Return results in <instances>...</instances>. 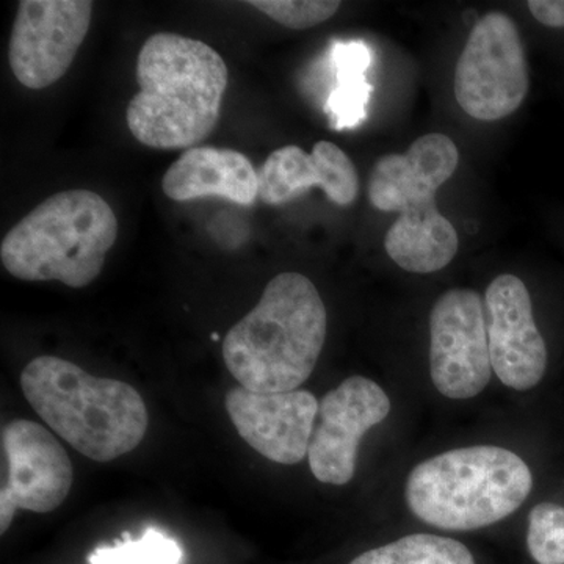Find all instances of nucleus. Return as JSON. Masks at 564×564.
I'll return each mask as SVG.
<instances>
[{
    "label": "nucleus",
    "mask_w": 564,
    "mask_h": 564,
    "mask_svg": "<svg viewBox=\"0 0 564 564\" xmlns=\"http://www.w3.org/2000/svg\"><path fill=\"white\" fill-rule=\"evenodd\" d=\"M212 339H214V340H218V336H217V334H215V333H214V334H212Z\"/></svg>",
    "instance_id": "obj_23"
},
{
    "label": "nucleus",
    "mask_w": 564,
    "mask_h": 564,
    "mask_svg": "<svg viewBox=\"0 0 564 564\" xmlns=\"http://www.w3.org/2000/svg\"><path fill=\"white\" fill-rule=\"evenodd\" d=\"M459 152L451 137L426 133L404 154L375 162L367 195L375 209L403 212L436 206V193L458 169Z\"/></svg>",
    "instance_id": "obj_13"
},
{
    "label": "nucleus",
    "mask_w": 564,
    "mask_h": 564,
    "mask_svg": "<svg viewBox=\"0 0 564 564\" xmlns=\"http://www.w3.org/2000/svg\"><path fill=\"white\" fill-rule=\"evenodd\" d=\"M534 20L547 28H564V0H530L527 3Z\"/></svg>",
    "instance_id": "obj_22"
},
{
    "label": "nucleus",
    "mask_w": 564,
    "mask_h": 564,
    "mask_svg": "<svg viewBox=\"0 0 564 564\" xmlns=\"http://www.w3.org/2000/svg\"><path fill=\"white\" fill-rule=\"evenodd\" d=\"M21 389L35 413L70 447L98 463L129 454L143 441L148 410L131 384L98 378L57 356L32 359Z\"/></svg>",
    "instance_id": "obj_3"
},
{
    "label": "nucleus",
    "mask_w": 564,
    "mask_h": 564,
    "mask_svg": "<svg viewBox=\"0 0 564 564\" xmlns=\"http://www.w3.org/2000/svg\"><path fill=\"white\" fill-rule=\"evenodd\" d=\"M384 250L406 272H440L459 250L458 232L437 206L404 212L386 234Z\"/></svg>",
    "instance_id": "obj_16"
},
{
    "label": "nucleus",
    "mask_w": 564,
    "mask_h": 564,
    "mask_svg": "<svg viewBox=\"0 0 564 564\" xmlns=\"http://www.w3.org/2000/svg\"><path fill=\"white\" fill-rule=\"evenodd\" d=\"M140 91L126 111L133 139L152 150H192L220 121L229 70L214 47L180 33L150 36L137 58Z\"/></svg>",
    "instance_id": "obj_1"
},
{
    "label": "nucleus",
    "mask_w": 564,
    "mask_h": 564,
    "mask_svg": "<svg viewBox=\"0 0 564 564\" xmlns=\"http://www.w3.org/2000/svg\"><path fill=\"white\" fill-rule=\"evenodd\" d=\"M527 547L538 564H564V507L544 502L530 511Z\"/></svg>",
    "instance_id": "obj_20"
},
{
    "label": "nucleus",
    "mask_w": 564,
    "mask_h": 564,
    "mask_svg": "<svg viewBox=\"0 0 564 564\" xmlns=\"http://www.w3.org/2000/svg\"><path fill=\"white\" fill-rule=\"evenodd\" d=\"M118 239V220L98 193H55L3 237L0 261L21 281L87 288L101 274Z\"/></svg>",
    "instance_id": "obj_5"
},
{
    "label": "nucleus",
    "mask_w": 564,
    "mask_h": 564,
    "mask_svg": "<svg viewBox=\"0 0 564 564\" xmlns=\"http://www.w3.org/2000/svg\"><path fill=\"white\" fill-rule=\"evenodd\" d=\"M258 173L259 198L270 206L291 203L313 187L340 207L351 206L359 195L355 163L332 141H318L311 154L296 144L278 148Z\"/></svg>",
    "instance_id": "obj_14"
},
{
    "label": "nucleus",
    "mask_w": 564,
    "mask_h": 564,
    "mask_svg": "<svg viewBox=\"0 0 564 564\" xmlns=\"http://www.w3.org/2000/svg\"><path fill=\"white\" fill-rule=\"evenodd\" d=\"M332 57L336 85L326 101L325 111L336 131L358 128L367 118L373 91L366 77L373 61L372 50L362 41L334 43Z\"/></svg>",
    "instance_id": "obj_17"
},
{
    "label": "nucleus",
    "mask_w": 564,
    "mask_h": 564,
    "mask_svg": "<svg viewBox=\"0 0 564 564\" xmlns=\"http://www.w3.org/2000/svg\"><path fill=\"white\" fill-rule=\"evenodd\" d=\"M182 549L176 541L155 529H148L140 540L126 536L113 545L96 549L90 564H180Z\"/></svg>",
    "instance_id": "obj_19"
},
{
    "label": "nucleus",
    "mask_w": 564,
    "mask_h": 564,
    "mask_svg": "<svg viewBox=\"0 0 564 564\" xmlns=\"http://www.w3.org/2000/svg\"><path fill=\"white\" fill-rule=\"evenodd\" d=\"M391 413V400L369 378H347L318 404L317 425L311 437V473L321 484L343 486L355 477L364 434Z\"/></svg>",
    "instance_id": "obj_10"
},
{
    "label": "nucleus",
    "mask_w": 564,
    "mask_h": 564,
    "mask_svg": "<svg viewBox=\"0 0 564 564\" xmlns=\"http://www.w3.org/2000/svg\"><path fill=\"white\" fill-rule=\"evenodd\" d=\"M350 564H475V560L459 541L415 533L364 552Z\"/></svg>",
    "instance_id": "obj_18"
},
{
    "label": "nucleus",
    "mask_w": 564,
    "mask_h": 564,
    "mask_svg": "<svg viewBox=\"0 0 564 564\" xmlns=\"http://www.w3.org/2000/svg\"><path fill=\"white\" fill-rule=\"evenodd\" d=\"M91 17L88 0H22L9 44L17 80L31 90L61 80L90 31Z\"/></svg>",
    "instance_id": "obj_8"
},
{
    "label": "nucleus",
    "mask_w": 564,
    "mask_h": 564,
    "mask_svg": "<svg viewBox=\"0 0 564 564\" xmlns=\"http://www.w3.org/2000/svg\"><path fill=\"white\" fill-rule=\"evenodd\" d=\"M486 332L492 372L507 388H536L547 369V347L533 317L524 281L500 274L485 293Z\"/></svg>",
    "instance_id": "obj_11"
},
{
    "label": "nucleus",
    "mask_w": 564,
    "mask_h": 564,
    "mask_svg": "<svg viewBox=\"0 0 564 564\" xmlns=\"http://www.w3.org/2000/svg\"><path fill=\"white\" fill-rule=\"evenodd\" d=\"M532 488V470L521 456L497 445H474L417 464L404 499L425 524L470 532L516 513Z\"/></svg>",
    "instance_id": "obj_4"
},
{
    "label": "nucleus",
    "mask_w": 564,
    "mask_h": 564,
    "mask_svg": "<svg viewBox=\"0 0 564 564\" xmlns=\"http://www.w3.org/2000/svg\"><path fill=\"white\" fill-rule=\"evenodd\" d=\"M430 375L452 400L474 399L491 381L485 302L470 289H452L430 314Z\"/></svg>",
    "instance_id": "obj_7"
},
{
    "label": "nucleus",
    "mask_w": 564,
    "mask_h": 564,
    "mask_svg": "<svg viewBox=\"0 0 564 564\" xmlns=\"http://www.w3.org/2000/svg\"><path fill=\"white\" fill-rule=\"evenodd\" d=\"M225 404L237 433L263 458L292 466L310 454L321 404L314 393H259L236 386Z\"/></svg>",
    "instance_id": "obj_12"
},
{
    "label": "nucleus",
    "mask_w": 564,
    "mask_h": 564,
    "mask_svg": "<svg viewBox=\"0 0 564 564\" xmlns=\"http://www.w3.org/2000/svg\"><path fill=\"white\" fill-rule=\"evenodd\" d=\"M162 191L173 202L221 198L251 206L259 198V173L242 152L196 147L166 170Z\"/></svg>",
    "instance_id": "obj_15"
},
{
    "label": "nucleus",
    "mask_w": 564,
    "mask_h": 564,
    "mask_svg": "<svg viewBox=\"0 0 564 564\" xmlns=\"http://www.w3.org/2000/svg\"><path fill=\"white\" fill-rule=\"evenodd\" d=\"M529 88L518 25L500 11L485 14L475 22L456 63V102L474 120L491 122L513 115Z\"/></svg>",
    "instance_id": "obj_6"
},
{
    "label": "nucleus",
    "mask_w": 564,
    "mask_h": 564,
    "mask_svg": "<svg viewBox=\"0 0 564 564\" xmlns=\"http://www.w3.org/2000/svg\"><path fill=\"white\" fill-rule=\"evenodd\" d=\"M7 484L0 491V533L18 510L51 513L70 491L73 466L57 437L40 423L18 419L2 429Z\"/></svg>",
    "instance_id": "obj_9"
},
{
    "label": "nucleus",
    "mask_w": 564,
    "mask_h": 564,
    "mask_svg": "<svg viewBox=\"0 0 564 564\" xmlns=\"http://www.w3.org/2000/svg\"><path fill=\"white\" fill-rule=\"evenodd\" d=\"M248 3L293 31L313 29L332 20L340 9V2L333 0H252Z\"/></svg>",
    "instance_id": "obj_21"
},
{
    "label": "nucleus",
    "mask_w": 564,
    "mask_h": 564,
    "mask_svg": "<svg viewBox=\"0 0 564 564\" xmlns=\"http://www.w3.org/2000/svg\"><path fill=\"white\" fill-rule=\"evenodd\" d=\"M326 328L328 315L314 282L302 273H280L258 306L226 334L223 359L248 391H296L317 366Z\"/></svg>",
    "instance_id": "obj_2"
}]
</instances>
